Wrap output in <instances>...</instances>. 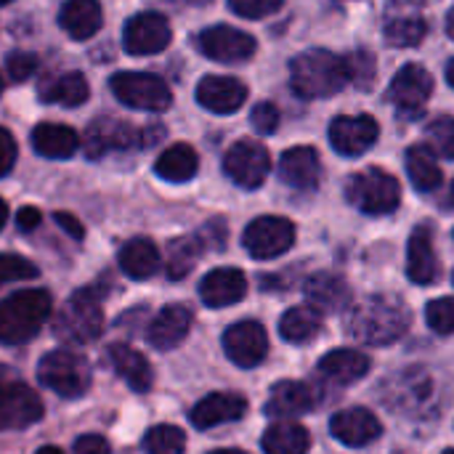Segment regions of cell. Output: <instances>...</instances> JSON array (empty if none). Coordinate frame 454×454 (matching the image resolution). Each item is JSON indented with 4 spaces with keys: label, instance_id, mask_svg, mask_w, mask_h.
Listing matches in <instances>:
<instances>
[{
    "label": "cell",
    "instance_id": "obj_50",
    "mask_svg": "<svg viewBox=\"0 0 454 454\" xmlns=\"http://www.w3.org/2000/svg\"><path fill=\"white\" fill-rule=\"evenodd\" d=\"M447 35L454 40V5H452V11L447 13Z\"/></svg>",
    "mask_w": 454,
    "mask_h": 454
},
{
    "label": "cell",
    "instance_id": "obj_2",
    "mask_svg": "<svg viewBox=\"0 0 454 454\" xmlns=\"http://www.w3.org/2000/svg\"><path fill=\"white\" fill-rule=\"evenodd\" d=\"M53 301L48 290L32 287L19 290L0 301V343L21 346L40 335L45 322L51 319Z\"/></svg>",
    "mask_w": 454,
    "mask_h": 454
},
{
    "label": "cell",
    "instance_id": "obj_43",
    "mask_svg": "<svg viewBox=\"0 0 454 454\" xmlns=\"http://www.w3.org/2000/svg\"><path fill=\"white\" fill-rule=\"evenodd\" d=\"M229 8L242 19H263L282 8V0H229Z\"/></svg>",
    "mask_w": 454,
    "mask_h": 454
},
{
    "label": "cell",
    "instance_id": "obj_34",
    "mask_svg": "<svg viewBox=\"0 0 454 454\" xmlns=\"http://www.w3.org/2000/svg\"><path fill=\"white\" fill-rule=\"evenodd\" d=\"M322 330V314L314 306H293L279 319V335L287 343H309Z\"/></svg>",
    "mask_w": 454,
    "mask_h": 454
},
{
    "label": "cell",
    "instance_id": "obj_52",
    "mask_svg": "<svg viewBox=\"0 0 454 454\" xmlns=\"http://www.w3.org/2000/svg\"><path fill=\"white\" fill-rule=\"evenodd\" d=\"M35 454H64V452H61L59 447H53V444H48V447H40V450H37V452H35Z\"/></svg>",
    "mask_w": 454,
    "mask_h": 454
},
{
    "label": "cell",
    "instance_id": "obj_42",
    "mask_svg": "<svg viewBox=\"0 0 454 454\" xmlns=\"http://www.w3.org/2000/svg\"><path fill=\"white\" fill-rule=\"evenodd\" d=\"M428 138L434 141L436 152L454 160V117H439L428 128Z\"/></svg>",
    "mask_w": 454,
    "mask_h": 454
},
{
    "label": "cell",
    "instance_id": "obj_17",
    "mask_svg": "<svg viewBox=\"0 0 454 454\" xmlns=\"http://www.w3.org/2000/svg\"><path fill=\"white\" fill-rule=\"evenodd\" d=\"M197 101L213 114H234L247 101V88L237 77L207 74L197 85Z\"/></svg>",
    "mask_w": 454,
    "mask_h": 454
},
{
    "label": "cell",
    "instance_id": "obj_19",
    "mask_svg": "<svg viewBox=\"0 0 454 454\" xmlns=\"http://www.w3.org/2000/svg\"><path fill=\"white\" fill-rule=\"evenodd\" d=\"M141 141H146V136L138 133V128H133L130 122H117V120H96L88 128L85 136V152L88 157H101L112 149H133Z\"/></svg>",
    "mask_w": 454,
    "mask_h": 454
},
{
    "label": "cell",
    "instance_id": "obj_32",
    "mask_svg": "<svg viewBox=\"0 0 454 454\" xmlns=\"http://www.w3.org/2000/svg\"><path fill=\"white\" fill-rule=\"evenodd\" d=\"M197 168H200V157L197 152L189 146V144H173L168 146L157 162H154V173L162 178V181H170V184H186L197 176Z\"/></svg>",
    "mask_w": 454,
    "mask_h": 454
},
{
    "label": "cell",
    "instance_id": "obj_29",
    "mask_svg": "<svg viewBox=\"0 0 454 454\" xmlns=\"http://www.w3.org/2000/svg\"><path fill=\"white\" fill-rule=\"evenodd\" d=\"M98 0H67L59 11V24L72 40H90L101 29Z\"/></svg>",
    "mask_w": 454,
    "mask_h": 454
},
{
    "label": "cell",
    "instance_id": "obj_12",
    "mask_svg": "<svg viewBox=\"0 0 454 454\" xmlns=\"http://www.w3.org/2000/svg\"><path fill=\"white\" fill-rule=\"evenodd\" d=\"M223 351L237 367L253 370L269 354V335L261 322L253 319L237 322L223 333Z\"/></svg>",
    "mask_w": 454,
    "mask_h": 454
},
{
    "label": "cell",
    "instance_id": "obj_21",
    "mask_svg": "<svg viewBox=\"0 0 454 454\" xmlns=\"http://www.w3.org/2000/svg\"><path fill=\"white\" fill-rule=\"evenodd\" d=\"M189 330H192V311L181 303H170L152 319L146 330V340L157 351H170L186 340Z\"/></svg>",
    "mask_w": 454,
    "mask_h": 454
},
{
    "label": "cell",
    "instance_id": "obj_58",
    "mask_svg": "<svg viewBox=\"0 0 454 454\" xmlns=\"http://www.w3.org/2000/svg\"><path fill=\"white\" fill-rule=\"evenodd\" d=\"M444 454H454V450H447V452H444Z\"/></svg>",
    "mask_w": 454,
    "mask_h": 454
},
{
    "label": "cell",
    "instance_id": "obj_59",
    "mask_svg": "<svg viewBox=\"0 0 454 454\" xmlns=\"http://www.w3.org/2000/svg\"><path fill=\"white\" fill-rule=\"evenodd\" d=\"M0 93H3V80H0Z\"/></svg>",
    "mask_w": 454,
    "mask_h": 454
},
{
    "label": "cell",
    "instance_id": "obj_20",
    "mask_svg": "<svg viewBox=\"0 0 454 454\" xmlns=\"http://www.w3.org/2000/svg\"><path fill=\"white\" fill-rule=\"evenodd\" d=\"M247 295V277L239 269H213L200 282V298L207 309H226Z\"/></svg>",
    "mask_w": 454,
    "mask_h": 454
},
{
    "label": "cell",
    "instance_id": "obj_45",
    "mask_svg": "<svg viewBox=\"0 0 454 454\" xmlns=\"http://www.w3.org/2000/svg\"><path fill=\"white\" fill-rule=\"evenodd\" d=\"M5 69L13 80H29L37 72V56L27 51H13L5 59Z\"/></svg>",
    "mask_w": 454,
    "mask_h": 454
},
{
    "label": "cell",
    "instance_id": "obj_46",
    "mask_svg": "<svg viewBox=\"0 0 454 454\" xmlns=\"http://www.w3.org/2000/svg\"><path fill=\"white\" fill-rule=\"evenodd\" d=\"M13 165H16V141L5 128H0V178H5L13 170Z\"/></svg>",
    "mask_w": 454,
    "mask_h": 454
},
{
    "label": "cell",
    "instance_id": "obj_15",
    "mask_svg": "<svg viewBox=\"0 0 454 454\" xmlns=\"http://www.w3.org/2000/svg\"><path fill=\"white\" fill-rule=\"evenodd\" d=\"M434 93V74L420 67V64H404L388 90V98L402 109V112H423V104L431 98Z\"/></svg>",
    "mask_w": 454,
    "mask_h": 454
},
{
    "label": "cell",
    "instance_id": "obj_37",
    "mask_svg": "<svg viewBox=\"0 0 454 454\" xmlns=\"http://www.w3.org/2000/svg\"><path fill=\"white\" fill-rule=\"evenodd\" d=\"M202 253V239L200 237H178L168 245V277L170 279H184L197 258Z\"/></svg>",
    "mask_w": 454,
    "mask_h": 454
},
{
    "label": "cell",
    "instance_id": "obj_16",
    "mask_svg": "<svg viewBox=\"0 0 454 454\" xmlns=\"http://www.w3.org/2000/svg\"><path fill=\"white\" fill-rule=\"evenodd\" d=\"M322 402L319 391L301 380H282L271 388V396L266 402V415L279 420H293L298 415H306L317 410Z\"/></svg>",
    "mask_w": 454,
    "mask_h": 454
},
{
    "label": "cell",
    "instance_id": "obj_6",
    "mask_svg": "<svg viewBox=\"0 0 454 454\" xmlns=\"http://www.w3.org/2000/svg\"><path fill=\"white\" fill-rule=\"evenodd\" d=\"M346 200L367 215H388L399 207L402 189L391 173H386L383 168H370L348 178Z\"/></svg>",
    "mask_w": 454,
    "mask_h": 454
},
{
    "label": "cell",
    "instance_id": "obj_41",
    "mask_svg": "<svg viewBox=\"0 0 454 454\" xmlns=\"http://www.w3.org/2000/svg\"><path fill=\"white\" fill-rule=\"evenodd\" d=\"M428 327L439 335H454V298H439L431 301L426 309Z\"/></svg>",
    "mask_w": 454,
    "mask_h": 454
},
{
    "label": "cell",
    "instance_id": "obj_5",
    "mask_svg": "<svg viewBox=\"0 0 454 454\" xmlns=\"http://www.w3.org/2000/svg\"><path fill=\"white\" fill-rule=\"evenodd\" d=\"M90 364L82 354L69 348L48 351L37 364V380L64 399H80L90 388Z\"/></svg>",
    "mask_w": 454,
    "mask_h": 454
},
{
    "label": "cell",
    "instance_id": "obj_18",
    "mask_svg": "<svg viewBox=\"0 0 454 454\" xmlns=\"http://www.w3.org/2000/svg\"><path fill=\"white\" fill-rule=\"evenodd\" d=\"M330 431H333V436L340 444L359 450V447H367V444L378 442L380 434H383V426H380V420L370 410L351 407V410H343V412H338L333 418Z\"/></svg>",
    "mask_w": 454,
    "mask_h": 454
},
{
    "label": "cell",
    "instance_id": "obj_39",
    "mask_svg": "<svg viewBox=\"0 0 454 454\" xmlns=\"http://www.w3.org/2000/svg\"><path fill=\"white\" fill-rule=\"evenodd\" d=\"M346 77L351 85H356L359 90H367L375 82V56L367 51H351L346 59Z\"/></svg>",
    "mask_w": 454,
    "mask_h": 454
},
{
    "label": "cell",
    "instance_id": "obj_35",
    "mask_svg": "<svg viewBox=\"0 0 454 454\" xmlns=\"http://www.w3.org/2000/svg\"><path fill=\"white\" fill-rule=\"evenodd\" d=\"M383 35L391 45L396 48H410V45H420L423 37L428 35V24L423 19V13H388L386 24H383Z\"/></svg>",
    "mask_w": 454,
    "mask_h": 454
},
{
    "label": "cell",
    "instance_id": "obj_26",
    "mask_svg": "<svg viewBox=\"0 0 454 454\" xmlns=\"http://www.w3.org/2000/svg\"><path fill=\"white\" fill-rule=\"evenodd\" d=\"M306 298L309 303L322 314H335V311H343L351 306V290L346 285V279H340L338 274H330V271H319L314 277L306 279Z\"/></svg>",
    "mask_w": 454,
    "mask_h": 454
},
{
    "label": "cell",
    "instance_id": "obj_13",
    "mask_svg": "<svg viewBox=\"0 0 454 454\" xmlns=\"http://www.w3.org/2000/svg\"><path fill=\"white\" fill-rule=\"evenodd\" d=\"M43 420L40 396L24 383H8L0 388V434L21 431Z\"/></svg>",
    "mask_w": 454,
    "mask_h": 454
},
{
    "label": "cell",
    "instance_id": "obj_11",
    "mask_svg": "<svg viewBox=\"0 0 454 454\" xmlns=\"http://www.w3.org/2000/svg\"><path fill=\"white\" fill-rule=\"evenodd\" d=\"M170 40H173V29H170L168 19L162 13H154V11L136 13L125 24V32H122V45L133 56L160 53L170 45Z\"/></svg>",
    "mask_w": 454,
    "mask_h": 454
},
{
    "label": "cell",
    "instance_id": "obj_47",
    "mask_svg": "<svg viewBox=\"0 0 454 454\" xmlns=\"http://www.w3.org/2000/svg\"><path fill=\"white\" fill-rule=\"evenodd\" d=\"M72 452L74 454H112V447H109V442H106L104 436H98V434H85V436H80V439L74 442Z\"/></svg>",
    "mask_w": 454,
    "mask_h": 454
},
{
    "label": "cell",
    "instance_id": "obj_38",
    "mask_svg": "<svg viewBox=\"0 0 454 454\" xmlns=\"http://www.w3.org/2000/svg\"><path fill=\"white\" fill-rule=\"evenodd\" d=\"M146 454H184L186 452V434L178 426H154L144 436Z\"/></svg>",
    "mask_w": 454,
    "mask_h": 454
},
{
    "label": "cell",
    "instance_id": "obj_31",
    "mask_svg": "<svg viewBox=\"0 0 454 454\" xmlns=\"http://www.w3.org/2000/svg\"><path fill=\"white\" fill-rule=\"evenodd\" d=\"M261 447L266 454H306L311 450V436L295 420H277L263 431Z\"/></svg>",
    "mask_w": 454,
    "mask_h": 454
},
{
    "label": "cell",
    "instance_id": "obj_55",
    "mask_svg": "<svg viewBox=\"0 0 454 454\" xmlns=\"http://www.w3.org/2000/svg\"><path fill=\"white\" fill-rule=\"evenodd\" d=\"M447 80H450V85L454 88V59L447 64Z\"/></svg>",
    "mask_w": 454,
    "mask_h": 454
},
{
    "label": "cell",
    "instance_id": "obj_10",
    "mask_svg": "<svg viewBox=\"0 0 454 454\" xmlns=\"http://www.w3.org/2000/svg\"><path fill=\"white\" fill-rule=\"evenodd\" d=\"M197 45L213 61L239 64V61H247L255 53L258 43H255L253 35H247L242 29H234L229 24H215V27H207V29L200 32Z\"/></svg>",
    "mask_w": 454,
    "mask_h": 454
},
{
    "label": "cell",
    "instance_id": "obj_57",
    "mask_svg": "<svg viewBox=\"0 0 454 454\" xmlns=\"http://www.w3.org/2000/svg\"><path fill=\"white\" fill-rule=\"evenodd\" d=\"M8 3H11V0H0V5H8Z\"/></svg>",
    "mask_w": 454,
    "mask_h": 454
},
{
    "label": "cell",
    "instance_id": "obj_14",
    "mask_svg": "<svg viewBox=\"0 0 454 454\" xmlns=\"http://www.w3.org/2000/svg\"><path fill=\"white\" fill-rule=\"evenodd\" d=\"M378 141V122L370 114H343L330 125V144L343 157H362Z\"/></svg>",
    "mask_w": 454,
    "mask_h": 454
},
{
    "label": "cell",
    "instance_id": "obj_24",
    "mask_svg": "<svg viewBox=\"0 0 454 454\" xmlns=\"http://www.w3.org/2000/svg\"><path fill=\"white\" fill-rule=\"evenodd\" d=\"M407 277L415 285H434L442 277L439 255L434 250V237L428 226H418L407 247Z\"/></svg>",
    "mask_w": 454,
    "mask_h": 454
},
{
    "label": "cell",
    "instance_id": "obj_22",
    "mask_svg": "<svg viewBox=\"0 0 454 454\" xmlns=\"http://www.w3.org/2000/svg\"><path fill=\"white\" fill-rule=\"evenodd\" d=\"M247 412V399L239 394H210L205 399H200L192 410V426L200 431L215 428V426H226V423H237L242 420V415Z\"/></svg>",
    "mask_w": 454,
    "mask_h": 454
},
{
    "label": "cell",
    "instance_id": "obj_28",
    "mask_svg": "<svg viewBox=\"0 0 454 454\" xmlns=\"http://www.w3.org/2000/svg\"><path fill=\"white\" fill-rule=\"evenodd\" d=\"M120 269L125 277L136 279V282H144V279H152L157 271H160V250L152 239L146 237H136L130 242H125L120 247Z\"/></svg>",
    "mask_w": 454,
    "mask_h": 454
},
{
    "label": "cell",
    "instance_id": "obj_60",
    "mask_svg": "<svg viewBox=\"0 0 454 454\" xmlns=\"http://www.w3.org/2000/svg\"><path fill=\"white\" fill-rule=\"evenodd\" d=\"M452 279H454V277H452Z\"/></svg>",
    "mask_w": 454,
    "mask_h": 454
},
{
    "label": "cell",
    "instance_id": "obj_3",
    "mask_svg": "<svg viewBox=\"0 0 454 454\" xmlns=\"http://www.w3.org/2000/svg\"><path fill=\"white\" fill-rule=\"evenodd\" d=\"M290 82L301 98H327L348 82L346 64L325 48H311L290 61Z\"/></svg>",
    "mask_w": 454,
    "mask_h": 454
},
{
    "label": "cell",
    "instance_id": "obj_7",
    "mask_svg": "<svg viewBox=\"0 0 454 454\" xmlns=\"http://www.w3.org/2000/svg\"><path fill=\"white\" fill-rule=\"evenodd\" d=\"M114 98L130 109L144 112H165L173 104V93L168 82L149 72H117L109 80Z\"/></svg>",
    "mask_w": 454,
    "mask_h": 454
},
{
    "label": "cell",
    "instance_id": "obj_30",
    "mask_svg": "<svg viewBox=\"0 0 454 454\" xmlns=\"http://www.w3.org/2000/svg\"><path fill=\"white\" fill-rule=\"evenodd\" d=\"M109 362L114 367V372L136 391V394H146L152 388V367L146 362L144 354H138L136 348L125 346V343H112L109 346Z\"/></svg>",
    "mask_w": 454,
    "mask_h": 454
},
{
    "label": "cell",
    "instance_id": "obj_49",
    "mask_svg": "<svg viewBox=\"0 0 454 454\" xmlns=\"http://www.w3.org/2000/svg\"><path fill=\"white\" fill-rule=\"evenodd\" d=\"M16 223H19L21 231H32L40 223V210L37 207H21L19 215H16Z\"/></svg>",
    "mask_w": 454,
    "mask_h": 454
},
{
    "label": "cell",
    "instance_id": "obj_36",
    "mask_svg": "<svg viewBox=\"0 0 454 454\" xmlns=\"http://www.w3.org/2000/svg\"><path fill=\"white\" fill-rule=\"evenodd\" d=\"M88 96H90V88L80 72H67L43 90V101L61 104V106H80L88 101Z\"/></svg>",
    "mask_w": 454,
    "mask_h": 454
},
{
    "label": "cell",
    "instance_id": "obj_51",
    "mask_svg": "<svg viewBox=\"0 0 454 454\" xmlns=\"http://www.w3.org/2000/svg\"><path fill=\"white\" fill-rule=\"evenodd\" d=\"M5 221H8V205L0 200V229L5 226Z\"/></svg>",
    "mask_w": 454,
    "mask_h": 454
},
{
    "label": "cell",
    "instance_id": "obj_44",
    "mask_svg": "<svg viewBox=\"0 0 454 454\" xmlns=\"http://www.w3.org/2000/svg\"><path fill=\"white\" fill-rule=\"evenodd\" d=\"M250 122H253V128H255L258 133L271 136V133L277 130V125H279V109H277L271 101H261V104L253 106Z\"/></svg>",
    "mask_w": 454,
    "mask_h": 454
},
{
    "label": "cell",
    "instance_id": "obj_40",
    "mask_svg": "<svg viewBox=\"0 0 454 454\" xmlns=\"http://www.w3.org/2000/svg\"><path fill=\"white\" fill-rule=\"evenodd\" d=\"M37 277V266L21 255L13 253H0V285L8 282H24V279H35Z\"/></svg>",
    "mask_w": 454,
    "mask_h": 454
},
{
    "label": "cell",
    "instance_id": "obj_54",
    "mask_svg": "<svg viewBox=\"0 0 454 454\" xmlns=\"http://www.w3.org/2000/svg\"><path fill=\"white\" fill-rule=\"evenodd\" d=\"M173 3H181V5H186V3L189 5H207L210 0H173Z\"/></svg>",
    "mask_w": 454,
    "mask_h": 454
},
{
    "label": "cell",
    "instance_id": "obj_1",
    "mask_svg": "<svg viewBox=\"0 0 454 454\" xmlns=\"http://www.w3.org/2000/svg\"><path fill=\"white\" fill-rule=\"evenodd\" d=\"M410 327L407 306L394 295H370L348 309L346 333L364 346L396 343Z\"/></svg>",
    "mask_w": 454,
    "mask_h": 454
},
{
    "label": "cell",
    "instance_id": "obj_4",
    "mask_svg": "<svg viewBox=\"0 0 454 454\" xmlns=\"http://www.w3.org/2000/svg\"><path fill=\"white\" fill-rule=\"evenodd\" d=\"M53 327H56V335L67 343L85 346V343L98 340L104 333V309H101L98 293L90 287L72 293L67 303L61 306Z\"/></svg>",
    "mask_w": 454,
    "mask_h": 454
},
{
    "label": "cell",
    "instance_id": "obj_56",
    "mask_svg": "<svg viewBox=\"0 0 454 454\" xmlns=\"http://www.w3.org/2000/svg\"><path fill=\"white\" fill-rule=\"evenodd\" d=\"M207 454H247V452H242V450H215V452H207Z\"/></svg>",
    "mask_w": 454,
    "mask_h": 454
},
{
    "label": "cell",
    "instance_id": "obj_27",
    "mask_svg": "<svg viewBox=\"0 0 454 454\" xmlns=\"http://www.w3.org/2000/svg\"><path fill=\"white\" fill-rule=\"evenodd\" d=\"M32 149L45 160H69L80 149V136L61 122H40L32 130Z\"/></svg>",
    "mask_w": 454,
    "mask_h": 454
},
{
    "label": "cell",
    "instance_id": "obj_25",
    "mask_svg": "<svg viewBox=\"0 0 454 454\" xmlns=\"http://www.w3.org/2000/svg\"><path fill=\"white\" fill-rule=\"evenodd\" d=\"M317 370L333 386H351V383H359L370 372V356H364L362 351H351V348H335L319 359Z\"/></svg>",
    "mask_w": 454,
    "mask_h": 454
},
{
    "label": "cell",
    "instance_id": "obj_8",
    "mask_svg": "<svg viewBox=\"0 0 454 454\" xmlns=\"http://www.w3.org/2000/svg\"><path fill=\"white\" fill-rule=\"evenodd\" d=\"M293 242H295V226H293V221H287L282 215L255 218L242 234V245L255 261L279 258L293 247Z\"/></svg>",
    "mask_w": 454,
    "mask_h": 454
},
{
    "label": "cell",
    "instance_id": "obj_53",
    "mask_svg": "<svg viewBox=\"0 0 454 454\" xmlns=\"http://www.w3.org/2000/svg\"><path fill=\"white\" fill-rule=\"evenodd\" d=\"M454 205V181L450 184V194H447V200H444V207H452Z\"/></svg>",
    "mask_w": 454,
    "mask_h": 454
},
{
    "label": "cell",
    "instance_id": "obj_48",
    "mask_svg": "<svg viewBox=\"0 0 454 454\" xmlns=\"http://www.w3.org/2000/svg\"><path fill=\"white\" fill-rule=\"evenodd\" d=\"M56 223H59L72 239H82V226H80V221H77L74 215H69V213H56Z\"/></svg>",
    "mask_w": 454,
    "mask_h": 454
},
{
    "label": "cell",
    "instance_id": "obj_23",
    "mask_svg": "<svg viewBox=\"0 0 454 454\" xmlns=\"http://www.w3.org/2000/svg\"><path fill=\"white\" fill-rule=\"evenodd\" d=\"M279 176L287 186L314 192L322 178V162L314 146H293L279 160Z\"/></svg>",
    "mask_w": 454,
    "mask_h": 454
},
{
    "label": "cell",
    "instance_id": "obj_9",
    "mask_svg": "<svg viewBox=\"0 0 454 454\" xmlns=\"http://www.w3.org/2000/svg\"><path fill=\"white\" fill-rule=\"evenodd\" d=\"M223 170L226 176L242 186V189H258L269 170H271V160H269V152L263 149V144L258 141H237L226 157H223Z\"/></svg>",
    "mask_w": 454,
    "mask_h": 454
},
{
    "label": "cell",
    "instance_id": "obj_33",
    "mask_svg": "<svg viewBox=\"0 0 454 454\" xmlns=\"http://www.w3.org/2000/svg\"><path fill=\"white\" fill-rule=\"evenodd\" d=\"M407 176L415 184L418 192L428 194V192H439L442 186V168L436 162V154L431 146H410L407 149Z\"/></svg>",
    "mask_w": 454,
    "mask_h": 454
}]
</instances>
